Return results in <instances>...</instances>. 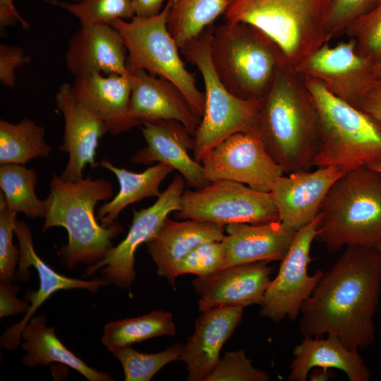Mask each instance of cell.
Instances as JSON below:
<instances>
[{"instance_id":"cell-1","label":"cell","mask_w":381,"mask_h":381,"mask_svg":"<svg viewBox=\"0 0 381 381\" xmlns=\"http://www.w3.org/2000/svg\"><path fill=\"white\" fill-rule=\"evenodd\" d=\"M381 293V251L346 246L301 306L303 337L337 336L349 349H365L375 340L374 318Z\"/></svg>"},{"instance_id":"cell-2","label":"cell","mask_w":381,"mask_h":381,"mask_svg":"<svg viewBox=\"0 0 381 381\" xmlns=\"http://www.w3.org/2000/svg\"><path fill=\"white\" fill-rule=\"evenodd\" d=\"M255 131L284 174L308 171L319 147V117L304 77L283 65L260 100Z\"/></svg>"},{"instance_id":"cell-3","label":"cell","mask_w":381,"mask_h":381,"mask_svg":"<svg viewBox=\"0 0 381 381\" xmlns=\"http://www.w3.org/2000/svg\"><path fill=\"white\" fill-rule=\"evenodd\" d=\"M49 185L42 231L55 226L67 231L68 243L58 252L62 264L68 270L80 263L97 264L114 247L112 240L123 231L117 221L103 226L95 214L99 201L113 198L112 184L104 178L70 181L53 174Z\"/></svg>"},{"instance_id":"cell-4","label":"cell","mask_w":381,"mask_h":381,"mask_svg":"<svg viewBox=\"0 0 381 381\" xmlns=\"http://www.w3.org/2000/svg\"><path fill=\"white\" fill-rule=\"evenodd\" d=\"M315 240L331 253L381 245V172L361 167L333 183L320 206Z\"/></svg>"},{"instance_id":"cell-5","label":"cell","mask_w":381,"mask_h":381,"mask_svg":"<svg viewBox=\"0 0 381 381\" xmlns=\"http://www.w3.org/2000/svg\"><path fill=\"white\" fill-rule=\"evenodd\" d=\"M329 0H228L225 22L255 27L276 45L286 66L295 68L327 43Z\"/></svg>"},{"instance_id":"cell-6","label":"cell","mask_w":381,"mask_h":381,"mask_svg":"<svg viewBox=\"0 0 381 381\" xmlns=\"http://www.w3.org/2000/svg\"><path fill=\"white\" fill-rule=\"evenodd\" d=\"M210 57L216 74L233 95L260 101L286 65L281 52L262 31L249 24L214 26Z\"/></svg>"},{"instance_id":"cell-7","label":"cell","mask_w":381,"mask_h":381,"mask_svg":"<svg viewBox=\"0 0 381 381\" xmlns=\"http://www.w3.org/2000/svg\"><path fill=\"white\" fill-rule=\"evenodd\" d=\"M304 80L319 117V147L314 166L349 171L381 162V121L336 97L318 80L309 77Z\"/></svg>"},{"instance_id":"cell-8","label":"cell","mask_w":381,"mask_h":381,"mask_svg":"<svg viewBox=\"0 0 381 381\" xmlns=\"http://www.w3.org/2000/svg\"><path fill=\"white\" fill-rule=\"evenodd\" d=\"M214 25L180 47L186 60L198 68L205 85V109L194 136L193 158L200 162L216 145L238 132L255 131L260 101L231 93L216 74L210 57Z\"/></svg>"},{"instance_id":"cell-9","label":"cell","mask_w":381,"mask_h":381,"mask_svg":"<svg viewBox=\"0 0 381 381\" xmlns=\"http://www.w3.org/2000/svg\"><path fill=\"white\" fill-rule=\"evenodd\" d=\"M171 0L152 17L117 19L111 25L120 33L127 50L128 71L142 69L164 78L182 92L193 111L202 118L205 94L196 86L195 73L189 72L179 54V46L167 28Z\"/></svg>"},{"instance_id":"cell-10","label":"cell","mask_w":381,"mask_h":381,"mask_svg":"<svg viewBox=\"0 0 381 381\" xmlns=\"http://www.w3.org/2000/svg\"><path fill=\"white\" fill-rule=\"evenodd\" d=\"M174 215L181 220L190 219L223 226L279 220L270 193L229 180L212 181L195 190H184Z\"/></svg>"},{"instance_id":"cell-11","label":"cell","mask_w":381,"mask_h":381,"mask_svg":"<svg viewBox=\"0 0 381 381\" xmlns=\"http://www.w3.org/2000/svg\"><path fill=\"white\" fill-rule=\"evenodd\" d=\"M184 186L183 177L180 174H176L153 205L140 210H134L132 223L125 238L113 247L102 260L87 267L83 277H90L103 267L100 271L101 278L107 284H114L120 289H130L135 278L137 248L157 233L171 212L179 209Z\"/></svg>"},{"instance_id":"cell-12","label":"cell","mask_w":381,"mask_h":381,"mask_svg":"<svg viewBox=\"0 0 381 381\" xmlns=\"http://www.w3.org/2000/svg\"><path fill=\"white\" fill-rule=\"evenodd\" d=\"M200 163L210 182L229 180L266 193L284 175L256 131L229 136L207 152Z\"/></svg>"},{"instance_id":"cell-13","label":"cell","mask_w":381,"mask_h":381,"mask_svg":"<svg viewBox=\"0 0 381 381\" xmlns=\"http://www.w3.org/2000/svg\"><path fill=\"white\" fill-rule=\"evenodd\" d=\"M318 215L301 228L292 245L281 261L279 272L265 292L260 306L261 316L279 322L285 318L294 321L303 302L311 295L323 271L308 274L312 261L310 248L317 232Z\"/></svg>"},{"instance_id":"cell-14","label":"cell","mask_w":381,"mask_h":381,"mask_svg":"<svg viewBox=\"0 0 381 381\" xmlns=\"http://www.w3.org/2000/svg\"><path fill=\"white\" fill-rule=\"evenodd\" d=\"M294 70L320 82L332 94L358 106L375 79L373 60L360 54L353 40L323 44Z\"/></svg>"},{"instance_id":"cell-15","label":"cell","mask_w":381,"mask_h":381,"mask_svg":"<svg viewBox=\"0 0 381 381\" xmlns=\"http://www.w3.org/2000/svg\"><path fill=\"white\" fill-rule=\"evenodd\" d=\"M14 234L18 238L20 248L17 277L19 279L27 281L28 279V268L32 266L37 272L40 287L36 291L29 290L26 293L25 298L30 303L28 311L21 320L7 327L1 336V347L11 351L18 347L23 330L32 318L33 314L53 294L60 290L73 289H83L94 294L100 286L107 285L101 277L87 281L68 277L53 270L37 254L33 245L31 229L24 221L16 220Z\"/></svg>"},{"instance_id":"cell-16","label":"cell","mask_w":381,"mask_h":381,"mask_svg":"<svg viewBox=\"0 0 381 381\" xmlns=\"http://www.w3.org/2000/svg\"><path fill=\"white\" fill-rule=\"evenodd\" d=\"M56 104L64 119L63 143L59 147L68 154L67 164L59 176L70 181L83 178L86 165L95 169L96 150L108 131L106 125L73 92L72 85L62 84L56 95Z\"/></svg>"},{"instance_id":"cell-17","label":"cell","mask_w":381,"mask_h":381,"mask_svg":"<svg viewBox=\"0 0 381 381\" xmlns=\"http://www.w3.org/2000/svg\"><path fill=\"white\" fill-rule=\"evenodd\" d=\"M346 171L332 166L281 176L270 192L279 220L295 231L314 220L329 188Z\"/></svg>"},{"instance_id":"cell-18","label":"cell","mask_w":381,"mask_h":381,"mask_svg":"<svg viewBox=\"0 0 381 381\" xmlns=\"http://www.w3.org/2000/svg\"><path fill=\"white\" fill-rule=\"evenodd\" d=\"M141 125L146 145L131 156L132 163H164L178 171L195 189L210 183L202 164L189 154V150L194 148V138L181 123L176 120H157L145 121Z\"/></svg>"},{"instance_id":"cell-19","label":"cell","mask_w":381,"mask_h":381,"mask_svg":"<svg viewBox=\"0 0 381 381\" xmlns=\"http://www.w3.org/2000/svg\"><path fill=\"white\" fill-rule=\"evenodd\" d=\"M267 262L231 266L197 277L192 285L198 295L201 312L222 306L260 305L272 280L273 268Z\"/></svg>"},{"instance_id":"cell-20","label":"cell","mask_w":381,"mask_h":381,"mask_svg":"<svg viewBox=\"0 0 381 381\" xmlns=\"http://www.w3.org/2000/svg\"><path fill=\"white\" fill-rule=\"evenodd\" d=\"M132 83L129 114L141 124L145 121L176 120L194 138L202 118L182 92L169 80L142 69L128 71Z\"/></svg>"},{"instance_id":"cell-21","label":"cell","mask_w":381,"mask_h":381,"mask_svg":"<svg viewBox=\"0 0 381 381\" xmlns=\"http://www.w3.org/2000/svg\"><path fill=\"white\" fill-rule=\"evenodd\" d=\"M127 50L123 39L111 25H81L70 37L66 66L75 78L92 73L128 74Z\"/></svg>"},{"instance_id":"cell-22","label":"cell","mask_w":381,"mask_h":381,"mask_svg":"<svg viewBox=\"0 0 381 381\" xmlns=\"http://www.w3.org/2000/svg\"><path fill=\"white\" fill-rule=\"evenodd\" d=\"M241 306L217 307L202 312L195 330L183 345L180 360L186 365L188 381H205L219 361V353L241 323Z\"/></svg>"},{"instance_id":"cell-23","label":"cell","mask_w":381,"mask_h":381,"mask_svg":"<svg viewBox=\"0 0 381 381\" xmlns=\"http://www.w3.org/2000/svg\"><path fill=\"white\" fill-rule=\"evenodd\" d=\"M222 239L226 256L221 270L256 262L282 261L298 231L279 220L262 224L236 223L225 226Z\"/></svg>"},{"instance_id":"cell-24","label":"cell","mask_w":381,"mask_h":381,"mask_svg":"<svg viewBox=\"0 0 381 381\" xmlns=\"http://www.w3.org/2000/svg\"><path fill=\"white\" fill-rule=\"evenodd\" d=\"M75 95L106 125L113 135L141 123L129 114L132 83L129 74L95 72L75 79Z\"/></svg>"},{"instance_id":"cell-25","label":"cell","mask_w":381,"mask_h":381,"mask_svg":"<svg viewBox=\"0 0 381 381\" xmlns=\"http://www.w3.org/2000/svg\"><path fill=\"white\" fill-rule=\"evenodd\" d=\"M225 226L195 219L176 221L167 217L157 233L146 243L147 252L157 267V274L174 288L176 264L200 244L222 241Z\"/></svg>"},{"instance_id":"cell-26","label":"cell","mask_w":381,"mask_h":381,"mask_svg":"<svg viewBox=\"0 0 381 381\" xmlns=\"http://www.w3.org/2000/svg\"><path fill=\"white\" fill-rule=\"evenodd\" d=\"M289 381H306L313 368H335L350 381H369L370 371L358 350H351L335 335L304 337L293 350Z\"/></svg>"},{"instance_id":"cell-27","label":"cell","mask_w":381,"mask_h":381,"mask_svg":"<svg viewBox=\"0 0 381 381\" xmlns=\"http://www.w3.org/2000/svg\"><path fill=\"white\" fill-rule=\"evenodd\" d=\"M44 315L32 317L22 332V349L26 352L22 363L29 368L47 366L57 362L77 370L89 381H111L107 373L90 368L84 361L68 349L55 334V327L46 325Z\"/></svg>"},{"instance_id":"cell-28","label":"cell","mask_w":381,"mask_h":381,"mask_svg":"<svg viewBox=\"0 0 381 381\" xmlns=\"http://www.w3.org/2000/svg\"><path fill=\"white\" fill-rule=\"evenodd\" d=\"M99 165L111 171L119 184L118 193L97 211V218L104 227L116 222L127 206L147 198H157L162 182L174 170L164 163H157L139 173L118 167L107 159H102Z\"/></svg>"},{"instance_id":"cell-29","label":"cell","mask_w":381,"mask_h":381,"mask_svg":"<svg viewBox=\"0 0 381 381\" xmlns=\"http://www.w3.org/2000/svg\"><path fill=\"white\" fill-rule=\"evenodd\" d=\"M44 128L24 118L17 123L0 120V164H25L48 157L52 147L44 140Z\"/></svg>"},{"instance_id":"cell-30","label":"cell","mask_w":381,"mask_h":381,"mask_svg":"<svg viewBox=\"0 0 381 381\" xmlns=\"http://www.w3.org/2000/svg\"><path fill=\"white\" fill-rule=\"evenodd\" d=\"M176 327L171 313L155 310L136 318L111 321L104 328L103 345L111 353L137 342L163 335H174Z\"/></svg>"},{"instance_id":"cell-31","label":"cell","mask_w":381,"mask_h":381,"mask_svg":"<svg viewBox=\"0 0 381 381\" xmlns=\"http://www.w3.org/2000/svg\"><path fill=\"white\" fill-rule=\"evenodd\" d=\"M228 0H171L167 28L179 49L226 11Z\"/></svg>"},{"instance_id":"cell-32","label":"cell","mask_w":381,"mask_h":381,"mask_svg":"<svg viewBox=\"0 0 381 381\" xmlns=\"http://www.w3.org/2000/svg\"><path fill=\"white\" fill-rule=\"evenodd\" d=\"M37 182V174L33 168L17 164L1 165L0 187L6 208L33 219H44L47 204L35 193Z\"/></svg>"},{"instance_id":"cell-33","label":"cell","mask_w":381,"mask_h":381,"mask_svg":"<svg viewBox=\"0 0 381 381\" xmlns=\"http://www.w3.org/2000/svg\"><path fill=\"white\" fill-rule=\"evenodd\" d=\"M183 345L174 344L154 353H140L128 346L112 353L123 367L126 381H150L164 365L180 360Z\"/></svg>"},{"instance_id":"cell-34","label":"cell","mask_w":381,"mask_h":381,"mask_svg":"<svg viewBox=\"0 0 381 381\" xmlns=\"http://www.w3.org/2000/svg\"><path fill=\"white\" fill-rule=\"evenodd\" d=\"M75 16L81 25H111L117 19L128 20L135 15L132 0H81L79 2H65L47 0Z\"/></svg>"},{"instance_id":"cell-35","label":"cell","mask_w":381,"mask_h":381,"mask_svg":"<svg viewBox=\"0 0 381 381\" xmlns=\"http://www.w3.org/2000/svg\"><path fill=\"white\" fill-rule=\"evenodd\" d=\"M226 256V248L222 241L202 243L195 247L175 266L174 277L193 274L205 277L220 270Z\"/></svg>"},{"instance_id":"cell-36","label":"cell","mask_w":381,"mask_h":381,"mask_svg":"<svg viewBox=\"0 0 381 381\" xmlns=\"http://www.w3.org/2000/svg\"><path fill=\"white\" fill-rule=\"evenodd\" d=\"M345 35L354 40L360 54L373 60L381 52V0L371 11L353 22Z\"/></svg>"},{"instance_id":"cell-37","label":"cell","mask_w":381,"mask_h":381,"mask_svg":"<svg viewBox=\"0 0 381 381\" xmlns=\"http://www.w3.org/2000/svg\"><path fill=\"white\" fill-rule=\"evenodd\" d=\"M380 0H329L325 32L326 42L345 35L347 28L371 11Z\"/></svg>"},{"instance_id":"cell-38","label":"cell","mask_w":381,"mask_h":381,"mask_svg":"<svg viewBox=\"0 0 381 381\" xmlns=\"http://www.w3.org/2000/svg\"><path fill=\"white\" fill-rule=\"evenodd\" d=\"M268 374L255 368L243 349L229 351L205 381H267Z\"/></svg>"},{"instance_id":"cell-39","label":"cell","mask_w":381,"mask_h":381,"mask_svg":"<svg viewBox=\"0 0 381 381\" xmlns=\"http://www.w3.org/2000/svg\"><path fill=\"white\" fill-rule=\"evenodd\" d=\"M17 214L7 208L0 211V282L13 283L17 277L20 248L13 243Z\"/></svg>"},{"instance_id":"cell-40","label":"cell","mask_w":381,"mask_h":381,"mask_svg":"<svg viewBox=\"0 0 381 381\" xmlns=\"http://www.w3.org/2000/svg\"><path fill=\"white\" fill-rule=\"evenodd\" d=\"M30 61L23 50L18 46L0 45V81L5 87L13 88L16 85V69Z\"/></svg>"},{"instance_id":"cell-41","label":"cell","mask_w":381,"mask_h":381,"mask_svg":"<svg viewBox=\"0 0 381 381\" xmlns=\"http://www.w3.org/2000/svg\"><path fill=\"white\" fill-rule=\"evenodd\" d=\"M20 287L12 283L0 282V318L26 313L30 306L27 299H18L16 297Z\"/></svg>"},{"instance_id":"cell-42","label":"cell","mask_w":381,"mask_h":381,"mask_svg":"<svg viewBox=\"0 0 381 381\" xmlns=\"http://www.w3.org/2000/svg\"><path fill=\"white\" fill-rule=\"evenodd\" d=\"M358 108L381 121V78L373 81L362 97Z\"/></svg>"},{"instance_id":"cell-43","label":"cell","mask_w":381,"mask_h":381,"mask_svg":"<svg viewBox=\"0 0 381 381\" xmlns=\"http://www.w3.org/2000/svg\"><path fill=\"white\" fill-rule=\"evenodd\" d=\"M47 1V0H44ZM20 23L23 28L27 30L29 23L25 20L16 8L13 0H0V25L8 27Z\"/></svg>"},{"instance_id":"cell-44","label":"cell","mask_w":381,"mask_h":381,"mask_svg":"<svg viewBox=\"0 0 381 381\" xmlns=\"http://www.w3.org/2000/svg\"><path fill=\"white\" fill-rule=\"evenodd\" d=\"M164 0H132L135 15L139 17H152L162 11Z\"/></svg>"},{"instance_id":"cell-45","label":"cell","mask_w":381,"mask_h":381,"mask_svg":"<svg viewBox=\"0 0 381 381\" xmlns=\"http://www.w3.org/2000/svg\"><path fill=\"white\" fill-rule=\"evenodd\" d=\"M310 376L311 380H328V369L320 368V370H316Z\"/></svg>"},{"instance_id":"cell-46","label":"cell","mask_w":381,"mask_h":381,"mask_svg":"<svg viewBox=\"0 0 381 381\" xmlns=\"http://www.w3.org/2000/svg\"><path fill=\"white\" fill-rule=\"evenodd\" d=\"M374 75L376 78H381V52L373 59Z\"/></svg>"},{"instance_id":"cell-47","label":"cell","mask_w":381,"mask_h":381,"mask_svg":"<svg viewBox=\"0 0 381 381\" xmlns=\"http://www.w3.org/2000/svg\"><path fill=\"white\" fill-rule=\"evenodd\" d=\"M368 167H370V168L376 171L381 172V162L369 165Z\"/></svg>"},{"instance_id":"cell-48","label":"cell","mask_w":381,"mask_h":381,"mask_svg":"<svg viewBox=\"0 0 381 381\" xmlns=\"http://www.w3.org/2000/svg\"><path fill=\"white\" fill-rule=\"evenodd\" d=\"M71 2H79L81 0H70Z\"/></svg>"},{"instance_id":"cell-49","label":"cell","mask_w":381,"mask_h":381,"mask_svg":"<svg viewBox=\"0 0 381 381\" xmlns=\"http://www.w3.org/2000/svg\"><path fill=\"white\" fill-rule=\"evenodd\" d=\"M377 248L381 251V245L377 247Z\"/></svg>"}]
</instances>
